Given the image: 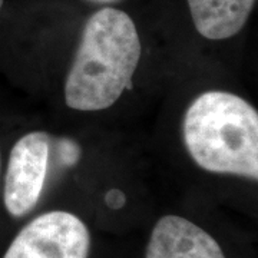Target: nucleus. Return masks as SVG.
Masks as SVG:
<instances>
[{"label":"nucleus","instance_id":"nucleus-1","mask_svg":"<svg viewBox=\"0 0 258 258\" xmlns=\"http://www.w3.org/2000/svg\"><path fill=\"white\" fill-rule=\"evenodd\" d=\"M138 30L128 13L103 8L86 20L64 82L66 105L76 111L111 108L125 91L141 59Z\"/></svg>","mask_w":258,"mask_h":258},{"label":"nucleus","instance_id":"nucleus-2","mask_svg":"<svg viewBox=\"0 0 258 258\" xmlns=\"http://www.w3.org/2000/svg\"><path fill=\"white\" fill-rule=\"evenodd\" d=\"M185 148L200 168L258 179V112L224 91L197 96L185 112Z\"/></svg>","mask_w":258,"mask_h":258},{"label":"nucleus","instance_id":"nucleus-3","mask_svg":"<svg viewBox=\"0 0 258 258\" xmlns=\"http://www.w3.org/2000/svg\"><path fill=\"white\" fill-rule=\"evenodd\" d=\"M91 232L68 211H50L29 222L3 258H88Z\"/></svg>","mask_w":258,"mask_h":258},{"label":"nucleus","instance_id":"nucleus-4","mask_svg":"<svg viewBox=\"0 0 258 258\" xmlns=\"http://www.w3.org/2000/svg\"><path fill=\"white\" fill-rule=\"evenodd\" d=\"M50 137L29 132L12 148L5 178V205L12 217H23L36 207L46 181Z\"/></svg>","mask_w":258,"mask_h":258},{"label":"nucleus","instance_id":"nucleus-5","mask_svg":"<svg viewBox=\"0 0 258 258\" xmlns=\"http://www.w3.org/2000/svg\"><path fill=\"white\" fill-rule=\"evenodd\" d=\"M145 258H225L207 231L186 218L165 215L155 224Z\"/></svg>","mask_w":258,"mask_h":258},{"label":"nucleus","instance_id":"nucleus-6","mask_svg":"<svg viewBox=\"0 0 258 258\" xmlns=\"http://www.w3.org/2000/svg\"><path fill=\"white\" fill-rule=\"evenodd\" d=\"M255 0H188L194 26L210 40L235 36L245 26Z\"/></svg>","mask_w":258,"mask_h":258},{"label":"nucleus","instance_id":"nucleus-7","mask_svg":"<svg viewBox=\"0 0 258 258\" xmlns=\"http://www.w3.org/2000/svg\"><path fill=\"white\" fill-rule=\"evenodd\" d=\"M59 159L63 166H74L81 158V148L72 139H59Z\"/></svg>","mask_w":258,"mask_h":258},{"label":"nucleus","instance_id":"nucleus-8","mask_svg":"<svg viewBox=\"0 0 258 258\" xmlns=\"http://www.w3.org/2000/svg\"><path fill=\"white\" fill-rule=\"evenodd\" d=\"M126 203V197L120 189H111L105 194V204L111 208V210H120Z\"/></svg>","mask_w":258,"mask_h":258},{"label":"nucleus","instance_id":"nucleus-9","mask_svg":"<svg viewBox=\"0 0 258 258\" xmlns=\"http://www.w3.org/2000/svg\"><path fill=\"white\" fill-rule=\"evenodd\" d=\"M88 2L99 3V5H109V3H116V2H119V0H88Z\"/></svg>","mask_w":258,"mask_h":258},{"label":"nucleus","instance_id":"nucleus-10","mask_svg":"<svg viewBox=\"0 0 258 258\" xmlns=\"http://www.w3.org/2000/svg\"><path fill=\"white\" fill-rule=\"evenodd\" d=\"M2 6H3V0H0V9H2Z\"/></svg>","mask_w":258,"mask_h":258}]
</instances>
